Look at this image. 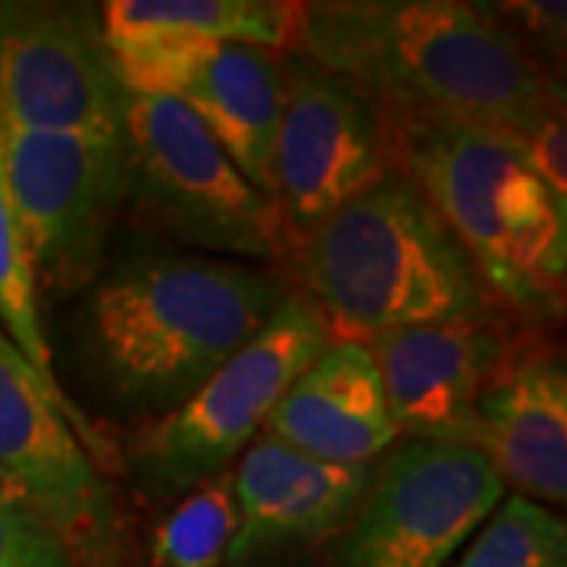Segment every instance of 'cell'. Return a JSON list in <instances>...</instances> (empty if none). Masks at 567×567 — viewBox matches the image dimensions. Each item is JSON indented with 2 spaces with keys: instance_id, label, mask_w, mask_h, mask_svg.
<instances>
[{
  "instance_id": "6da1fadb",
  "label": "cell",
  "mask_w": 567,
  "mask_h": 567,
  "mask_svg": "<svg viewBox=\"0 0 567 567\" xmlns=\"http://www.w3.org/2000/svg\"><path fill=\"white\" fill-rule=\"evenodd\" d=\"M290 293V275L275 265L152 240L121 246L82 290L76 344L85 375L140 425L162 420L244 350Z\"/></svg>"
},
{
  "instance_id": "7a4b0ae2",
  "label": "cell",
  "mask_w": 567,
  "mask_h": 567,
  "mask_svg": "<svg viewBox=\"0 0 567 567\" xmlns=\"http://www.w3.org/2000/svg\"><path fill=\"white\" fill-rule=\"evenodd\" d=\"M394 114L480 123L520 140L565 111L561 76L543 70L466 0L297 3L293 48Z\"/></svg>"
},
{
  "instance_id": "3957f363",
  "label": "cell",
  "mask_w": 567,
  "mask_h": 567,
  "mask_svg": "<svg viewBox=\"0 0 567 567\" xmlns=\"http://www.w3.org/2000/svg\"><path fill=\"white\" fill-rule=\"evenodd\" d=\"M284 271L322 312L331 341L365 344L410 324L507 316L398 164L293 246Z\"/></svg>"
},
{
  "instance_id": "277c9868",
  "label": "cell",
  "mask_w": 567,
  "mask_h": 567,
  "mask_svg": "<svg viewBox=\"0 0 567 567\" xmlns=\"http://www.w3.org/2000/svg\"><path fill=\"white\" fill-rule=\"evenodd\" d=\"M394 164L445 218L492 297L520 324L565 309L567 205L514 136L480 123L385 111Z\"/></svg>"
},
{
  "instance_id": "5b68a950",
  "label": "cell",
  "mask_w": 567,
  "mask_h": 567,
  "mask_svg": "<svg viewBox=\"0 0 567 567\" xmlns=\"http://www.w3.org/2000/svg\"><path fill=\"white\" fill-rule=\"evenodd\" d=\"M121 164L123 221L152 244L287 268L275 203L177 99L123 92Z\"/></svg>"
},
{
  "instance_id": "8992f818",
  "label": "cell",
  "mask_w": 567,
  "mask_h": 567,
  "mask_svg": "<svg viewBox=\"0 0 567 567\" xmlns=\"http://www.w3.org/2000/svg\"><path fill=\"white\" fill-rule=\"evenodd\" d=\"M322 312L297 287L262 331L208 375L193 398L142 423L121 457L130 495L145 507L177 502L189 488L234 470L268 413L324 347Z\"/></svg>"
},
{
  "instance_id": "52a82bcc",
  "label": "cell",
  "mask_w": 567,
  "mask_h": 567,
  "mask_svg": "<svg viewBox=\"0 0 567 567\" xmlns=\"http://www.w3.org/2000/svg\"><path fill=\"white\" fill-rule=\"evenodd\" d=\"M0 492L82 567H126L130 517L114 476L85 451L63 406L0 328Z\"/></svg>"
},
{
  "instance_id": "ba28073f",
  "label": "cell",
  "mask_w": 567,
  "mask_h": 567,
  "mask_svg": "<svg viewBox=\"0 0 567 567\" xmlns=\"http://www.w3.org/2000/svg\"><path fill=\"white\" fill-rule=\"evenodd\" d=\"M3 174L39 300L82 293L123 221L121 140L3 126Z\"/></svg>"
},
{
  "instance_id": "9c48e42d",
  "label": "cell",
  "mask_w": 567,
  "mask_h": 567,
  "mask_svg": "<svg viewBox=\"0 0 567 567\" xmlns=\"http://www.w3.org/2000/svg\"><path fill=\"white\" fill-rule=\"evenodd\" d=\"M505 495L476 447L404 439L372 470L334 567H447Z\"/></svg>"
},
{
  "instance_id": "30bf717a",
  "label": "cell",
  "mask_w": 567,
  "mask_h": 567,
  "mask_svg": "<svg viewBox=\"0 0 567 567\" xmlns=\"http://www.w3.org/2000/svg\"><path fill=\"white\" fill-rule=\"evenodd\" d=\"M123 89L95 3L0 0V121L121 140Z\"/></svg>"
},
{
  "instance_id": "8fae6325",
  "label": "cell",
  "mask_w": 567,
  "mask_h": 567,
  "mask_svg": "<svg viewBox=\"0 0 567 567\" xmlns=\"http://www.w3.org/2000/svg\"><path fill=\"white\" fill-rule=\"evenodd\" d=\"M287 99L275 142V196L293 249L369 183L394 167L382 107L324 73L297 51H284Z\"/></svg>"
},
{
  "instance_id": "7c38bea8",
  "label": "cell",
  "mask_w": 567,
  "mask_h": 567,
  "mask_svg": "<svg viewBox=\"0 0 567 567\" xmlns=\"http://www.w3.org/2000/svg\"><path fill=\"white\" fill-rule=\"evenodd\" d=\"M511 316L410 324L365 341L401 439L470 445L476 404L527 341Z\"/></svg>"
},
{
  "instance_id": "4fadbf2b",
  "label": "cell",
  "mask_w": 567,
  "mask_h": 567,
  "mask_svg": "<svg viewBox=\"0 0 567 567\" xmlns=\"http://www.w3.org/2000/svg\"><path fill=\"white\" fill-rule=\"evenodd\" d=\"M114 61V58H111ZM126 92L189 107L262 196H275V142L287 99L284 51L215 41L114 61Z\"/></svg>"
},
{
  "instance_id": "5bb4252c",
  "label": "cell",
  "mask_w": 567,
  "mask_h": 567,
  "mask_svg": "<svg viewBox=\"0 0 567 567\" xmlns=\"http://www.w3.org/2000/svg\"><path fill=\"white\" fill-rule=\"evenodd\" d=\"M369 466L312 461L268 435L234 464L237 533L224 567H259L338 539L363 502Z\"/></svg>"
},
{
  "instance_id": "9a60e30c",
  "label": "cell",
  "mask_w": 567,
  "mask_h": 567,
  "mask_svg": "<svg viewBox=\"0 0 567 567\" xmlns=\"http://www.w3.org/2000/svg\"><path fill=\"white\" fill-rule=\"evenodd\" d=\"M470 447L505 492L548 511L567 502V369L551 344L524 341L476 404Z\"/></svg>"
},
{
  "instance_id": "2e32d148",
  "label": "cell",
  "mask_w": 567,
  "mask_h": 567,
  "mask_svg": "<svg viewBox=\"0 0 567 567\" xmlns=\"http://www.w3.org/2000/svg\"><path fill=\"white\" fill-rule=\"evenodd\" d=\"M262 435L334 466L379 464L401 442L365 344L331 341L268 413Z\"/></svg>"
},
{
  "instance_id": "e0dca14e",
  "label": "cell",
  "mask_w": 567,
  "mask_h": 567,
  "mask_svg": "<svg viewBox=\"0 0 567 567\" xmlns=\"http://www.w3.org/2000/svg\"><path fill=\"white\" fill-rule=\"evenodd\" d=\"M102 35L114 61L215 41L290 51L297 3L284 0H107Z\"/></svg>"
},
{
  "instance_id": "ac0fdd59",
  "label": "cell",
  "mask_w": 567,
  "mask_h": 567,
  "mask_svg": "<svg viewBox=\"0 0 567 567\" xmlns=\"http://www.w3.org/2000/svg\"><path fill=\"white\" fill-rule=\"evenodd\" d=\"M0 328L20 350L22 360L32 365L41 385L48 388V394L63 406V413L70 416L85 451L99 461L104 473H111V476L121 473L117 445L82 413L80 404L66 394V388L58 379L54 350H51V341H48L44 324H41V300L35 275H32V262H29V249H25L20 221H17V212H13L10 193H7L3 123H0Z\"/></svg>"
},
{
  "instance_id": "d6986e66",
  "label": "cell",
  "mask_w": 567,
  "mask_h": 567,
  "mask_svg": "<svg viewBox=\"0 0 567 567\" xmlns=\"http://www.w3.org/2000/svg\"><path fill=\"white\" fill-rule=\"evenodd\" d=\"M234 533V470H224L164 505L145 543V567H224Z\"/></svg>"
},
{
  "instance_id": "ffe728a7",
  "label": "cell",
  "mask_w": 567,
  "mask_h": 567,
  "mask_svg": "<svg viewBox=\"0 0 567 567\" xmlns=\"http://www.w3.org/2000/svg\"><path fill=\"white\" fill-rule=\"evenodd\" d=\"M454 567H567L565 517L505 495L461 548Z\"/></svg>"
},
{
  "instance_id": "44dd1931",
  "label": "cell",
  "mask_w": 567,
  "mask_h": 567,
  "mask_svg": "<svg viewBox=\"0 0 567 567\" xmlns=\"http://www.w3.org/2000/svg\"><path fill=\"white\" fill-rule=\"evenodd\" d=\"M483 10L505 29L529 61L561 76L567 48V7L561 0H505L483 3Z\"/></svg>"
},
{
  "instance_id": "7402d4cb",
  "label": "cell",
  "mask_w": 567,
  "mask_h": 567,
  "mask_svg": "<svg viewBox=\"0 0 567 567\" xmlns=\"http://www.w3.org/2000/svg\"><path fill=\"white\" fill-rule=\"evenodd\" d=\"M0 567H82L61 539L0 492Z\"/></svg>"
},
{
  "instance_id": "603a6c76",
  "label": "cell",
  "mask_w": 567,
  "mask_h": 567,
  "mask_svg": "<svg viewBox=\"0 0 567 567\" xmlns=\"http://www.w3.org/2000/svg\"><path fill=\"white\" fill-rule=\"evenodd\" d=\"M520 152L527 164L536 171V177L555 193V199L567 205V130L565 111L551 114L543 123H536L520 140Z\"/></svg>"
}]
</instances>
